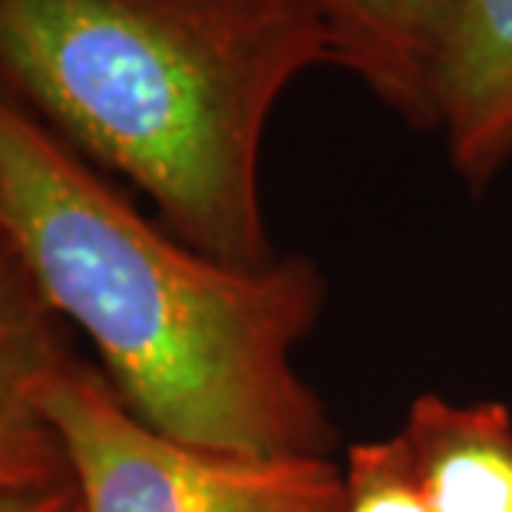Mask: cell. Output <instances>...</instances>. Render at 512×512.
I'll return each mask as SVG.
<instances>
[{
	"label": "cell",
	"mask_w": 512,
	"mask_h": 512,
	"mask_svg": "<svg viewBox=\"0 0 512 512\" xmlns=\"http://www.w3.org/2000/svg\"><path fill=\"white\" fill-rule=\"evenodd\" d=\"M0 238L152 430L255 460L328 456V410L291 364L324 304L308 258L235 268L195 252L7 93Z\"/></svg>",
	"instance_id": "1"
},
{
	"label": "cell",
	"mask_w": 512,
	"mask_h": 512,
	"mask_svg": "<svg viewBox=\"0 0 512 512\" xmlns=\"http://www.w3.org/2000/svg\"><path fill=\"white\" fill-rule=\"evenodd\" d=\"M331 63L314 0H0V93L123 176L195 252L265 268L258 166L288 86Z\"/></svg>",
	"instance_id": "2"
},
{
	"label": "cell",
	"mask_w": 512,
	"mask_h": 512,
	"mask_svg": "<svg viewBox=\"0 0 512 512\" xmlns=\"http://www.w3.org/2000/svg\"><path fill=\"white\" fill-rule=\"evenodd\" d=\"M83 512H344L328 456L212 453L152 430L103 370L70 354L43 387Z\"/></svg>",
	"instance_id": "3"
},
{
	"label": "cell",
	"mask_w": 512,
	"mask_h": 512,
	"mask_svg": "<svg viewBox=\"0 0 512 512\" xmlns=\"http://www.w3.org/2000/svg\"><path fill=\"white\" fill-rule=\"evenodd\" d=\"M70 354L63 321L0 238V496L70 483L67 453L43 413V387Z\"/></svg>",
	"instance_id": "4"
},
{
	"label": "cell",
	"mask_w": 512,
	"mask_h": 512,
	"mask_svg": "<svg viewBox=\"0 0 512 512\" xmlns=\"http://www.w3.org/2000/svg\"><path fill=\"white\" fill-rule=\"evenodd\" d=\"M433 113L456 176L486 189L512 159V0H456Z\"/></svg>",
	"instance_id": "5"
},
{
	"label": "cell",
	"mask_w": 512,
	"mask_h": 512,
	"mask_svg": "<svg viewBox=\"0 0 512 512\" xmlns=\"http://www.w3.org/2000/svg\"><path fill=\"white\" fill-rule=\"evenodd\" d=\"M331 63L417 129H437L433 73L456 0H314Z\"/></svg>",
	"instance_id": "6"
},
{
	"label": "cell",
	"mask_w": 512,
	"mask_h": 512,
	"mask_svg": "<svg viewBox=\"0 0 512 512\" xmlns=\"http://www.w3.org/2000/svg\"><path fill=\"white\" fill-rule=\"evenodd\" d=\"M433 512H512V413L423 394L400 430Z\"/></svg>",
	"instance_id": "7"
},
{
	"label": "cell",
	"mask_w": 512,
	"mask_h": 512,
	"mask_svg": "<svg viewBox=\"0 0 512 512\" xmlns=\"http://www.w3.org/2000/svg\"><path fill=\"white\" fill-rule=\"evenodd\" d=\"M341 473L344 512H433L400 433L351 446Z\"/></svg>",
	"instance_id": "8"
},
{
	"label": "cell",
	"mask_w": 512,
	"mask_h": 512,
	"mask_svg": "<svg viewBox=\"0 0 512 512\" xmlns=\"http://www.w3.org/2000/svg\"><path fill=\"white\" fill-rule=\"evenodd\" d=\"M67 486H57L50 493H30V496H0V512H50L57 506V499L67 493Z\"/></svg>",
	"instance_id": "9"
},
{
	"label": "cell",
	"mask_w": 512,
	"mask_h": 512,
	"mask_svg": "<svg viewBox=\"0 0 512 512\" xmlns=\"http://www.w3.org/2000/svg\"><path fill=\"white\" fill-rule=\"evenodd\" d=\"M50 512H83L80 493H76V486H73V483L67 486V493H63V496L57 499V506H53Z\"/></svg>",
	"instance_id": "10"
}]
</instances>
